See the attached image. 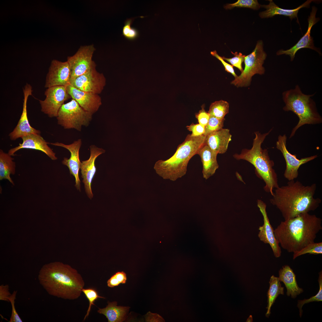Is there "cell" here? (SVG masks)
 I'll list each match as a JSON object with an SVG mask.
<instances>
[{"mask_svg":"<svg viewBox=\"0 0 322 322\" xmlns=\"http://www.w3.org/2000/svg\"><path fill=\"white\" fill-rule=\"evenodd\" d=\"M316 185H304L300 181H288L286 185L274 190L271 204L280 211L284 220L316 210L321 199L314 197Z\"/></svg>","mask_w":322,"mask_h":322,"instance_id":"obj_1","label":"cell"},{"mask_svg":"<svg viewBox=\"0 0 322 322\" xmlns=\"http://www.w3.org/2000/svg\"><path fill=\"white\" fill-rule=\"evenodd\" d=\"M38 278L49 295L64 299H77L85 285L83 278L76 270L59 262L44 265Z\"/></svg>","mask_w":322,"mask_h":322,"instance_id":"obj_2","label":"cell"},{"mask_svg":"<svg viewBox=\"0 0 322 322\" xmlns=\"http://www.w3.org/2000/svg\"><path fill=\"white\" fill-rule=\"evenodd\" d=\"M322 229L321 219L305 213L281 222L274 233L281 247L288 252L294 253L315 242Z\"/></svg>","mask_w":322,"mask_h":322,"instance_id":"obj_3","label":"cell"},{"mask_svg":"<svg viewBox=\"0 0 322 322\" xmlns=\"http://www.w3.org/2000/svg\"><path fill=\"white\" fill-rule=\"evenodd\" d=\"M272 129L263 134L259 131L255 132V137L253 140L252 148L243 149L240 154L233 155L236 160H246L254 166L256 175L265 183L264 190L270 193L272 196L273 195L274 189L279 186L278 176L273 168L274 165L273 161L270 159L267 150L263 149L261 145Z\"/></svg>","mask_w":322,"mask_h":322,"instance_id":"obj_4","label":"cell"},{"mask_svg":"<svg viewBox=\"0 0 322 322\" xmlns=\"http://www.w3.org/2000/svg\"><path fill=\"white\" fill-rule=\"evenodd\" d=\"M205 138L204 135L193 137L188 134L171 157L156 162L154 168L156 173L164 179L173 181L184 176L189 160L205 143Z\"/></svg>","mask_w":322,"mask_h":322,"instance_id":"obj_5","label":"cell"},{"mask_svg":"<svg viewBox=\"0 0 322 322\" xmlns=\"http://www.w3.org/2000/svg\"><path fill=\"white\" fill-rule=\"evenodd\" d=\"M315 94L303 93L298 85H296L294 89L282 93V99L285 104L283 109L285 111L293 112L299 119L298 124L293 129L290 138L292 137L296 130L303 125L322 123V117L317 111L315 102L311 98Z\"/></svg>","mask_w":322,"mask_h":322,"instance_id":"obj_6","label":"cell"},{"mask_svg":"<svg viewBox=\"0 0 322 322\" xmlns=\"http://www.w3.org/2000/svg\"><path fill=\"white\" fill-rule=\"evenodd\" d=\"M267 56L264 50L263 42L259 40L253 52L245 56L244 69L231 83L237 87L249 86L253 75L256 74L262 75L264 74L265 70L263 65Z\"/></svg>","mask_w":322,"mask_h":322,"instance_id":"obj_7","label":"cell"},{"mask_svg":"<svg viewBox=\"0 0 322 322\" xmlns=\"http://www.w3.org/2000/svg\"><path fill=\"white\" fill-rule=\"evenodd\" d=\"M93 114L84 110L72 99L60 108L57 118L58 124L65 129H74L80 131L82 126H87Z\"/></svg>","mask_w":322,"mask_h":322,"instance_id":"obj_8","label":"cell"},{"mask_svg":"<svg viewBox=\"0 0 322 322\" xmlns=\"http://www.w3.org/2000/svg\"><path fill=\"white\" fill-rule=\"evenodd\" d=\"M95 50L92 44L82 46L74 55L68 57L67 61L71 70L70 80L96 68V64L92 60Z\"/></svg>","mask_w":322,"mask_h":322,"instance_id":"obj_9","label":"cell"},{"mask_svg":"<svg viewBox=\"0 0 322 322\" xmlns=\"http://www.w3.org/2000/svg\"><path fill=\"white\" fill-rule=\"evenodd\" d=\"M46 98L39 100L41 111L50 117H57L58 112L64 102L71 98L66 86H55L46 89L44 92Z\"/></svg>","mask_w":322,"mask_h":322,"instance_id":"obj_10","label":"cell"},{"mask_svg":"<svg viewBox=\"0 0 322 322\" xmlns=\"http://www.w3.org/2000/svg\"><path fill=\"white\" fill-rule=\"evenodd\" d=\"M287 137L285 134L279 135L276 142V148L282 154L286 162V168L284 175L288 181L294 180L298 175V170L302 165L313 160L318 157L317 155L298 159L295 154H291L287 148Z\"/></svg>","mask_w":322,"mask_h":322,"instance_id":"obj_11","label":"cell"},{"mask_svg":"<svg viewBox=\"0 0 322 322\" xmlns=\"http://www.w3.org/2000/svg\"><path fill=\"white\" fill-rule=\"evenodd\" d=\"M106 78L102 73L94 68L70 80V85L82 91L99 94L106 85Z\"/></svg>","mask_w":322,"mask_h":322,"instance_id":"obj_12","label":"cell"},{"mask_svg":"<svg viewBox=\"0 0 322 322\" xmlns=\"http://www.w3.org/2000/svg\"><path fill=\"white\" fill-rule=\"evenodd\" d=\"M70 78L71 70L68 62L53 60L51 61L46 76L45 87L67 86L70 85Z\"/></svg>","mask_w":322,"mask_h":322,"instance_id":"obj_13","label":"cell"},{"mask_svg":"<svg viewBox=\"0 0 322 322\" xmlns=\"http://www.w3.org/2000/svg\"><path fill=\"white\" fill-rule=\"evenodd\" d=\"M257 205L262 214L264 221V224L258 228V237L261 241L269 244L275 257L279 258L281 255V249L275 236L274 230L270 223L266 211V205L261 200L258 199Z\"/></svg>","mask_w":322,"mask_h":322,"instance_id":"obj_14","label":"cell"},{"mask_svg":"<svg viewBox=\"0 0 322 322\" xmlns=\"http://www.w3.org/2000/svg\"><path fill=\"white\" fill-rule=\"evenodd\" d=\"M317 10V8L315 6L312 7L311 12L308 18V26L307 31L297 43L290 49L286 50L283 49L279 50L276 52L277 55L283 54L288 55L290 58V61H292L294 59L296 52L299 49L303 48L312 49L321 55L320 51L315 47L313 38L310 35L312 27L320 20L319 18L316 17Z\"/></svg>","mask_w":322,"mask_h":322,"instance_id":"obj_15","label":"cell"},{"mask_svg":"<svg viewBox=\"0 0 322 322\" xmlns=\"http://www.w3.org/2000/svg\"><path fill=\"white\" fill-rule=\"evenodd\" d=\"M31 86L26 83L23 89L24 100L22 113L16 127L9 134L10 139L15 140L31 134H40V131L33 128L30 125L28 119L27 112V103L29 96L32 95Z\"/></svg>","mask_w":322,"mask_h":322,"instance_id":"obj_16","label":"cell"},{"mask_svg":"<svg viewBox=\"0 0 322 322\" xmlns=\"http://www.w3.org/2000/svg\"><path fill=\"white\" fill-rule=\"evenodd\" d=\"M90 148V157L88 160L81 162L80 169L85 192L89 198L91 199L93 197V194L91 184L96 171L95 161L99 155L104 153L105 150L93 145H91Z\"/></svg>","mask_w":322,"mask_h":322,"instance_id":"obj_17","label":"cell"},{"mask_svg":"<svg viewBox=\"0 0 322 322\" xmlns=\"http://www.w3.org/2000/svg\"><path fill=\"white\" fill-rule=\"evenodd\" d=\"M50 144L64 148L70 152L71 156L69 158H64L62 162L63 165L68 167L70 174L75 177V186L77 189L80 191V182L79 177V171L80 168L81 162L79 158V152L82 144L81 140L79 139L69 145H66L58 142L51 143Z\"/></svg>","mask_w":322,"mask_h":322,"instance_id":"obj_18","label":"cell"},{"mask_svg":"<svg viewBox=\"0 0 322 322\" xmlns=\"http://www.w3.org/2000/svg\"><path fill=\"white\" fill-rule=\"evenodd\" d=\"M67 92L85 110L93 114L102 104L101 99L98 94L80 90L71 85L66 86Z\"/></svg>","mask_w":322,"mask_h":322,"instance_id":"obj_19","label":"cell"},{"mask_svg":"<svg viewBox=\"0 0 322 322\" xmlns=\"http://www.w3.org/2000/svg\"><path fill=\"white\" fill-rule=\"evenodd\" d=\"M21 138L23 140L22 143H19L18 146L9 151L8 153L11 156L14 155V153L20 149L28 148L42 151L52 160L57 159L55 153L47 145L49 143L46 142L40 134H31Z\"/></svg>","mask_w":322,"mask_h":322,"instance_id":"obj_20","label":"cell"},{"mask_svg":"<svg viewBox=\"0 0 322 322\" xmlns=\"http://www.w3.org/2000/svg\"><path fill=\"white\" fill-rule=\"evenodd\" d=\"M230 130L223 128L206 136L205 143L218 154L225 153L231 140Z\"/></svg>","mask_w":322,"mask_h":322,"instance_id":"obj_21","label":"cell"},{"mask_svg":"<svg viewBox=\"0 0 322 322\" xmlns=\"http://www.w3.org/2000/svg\"><path fill=\"white\" fill-rule=\"evenodd\" d=\"M197 154L200 156L202 163L203 177L207 179L214 174L219 167L217 160L218 154L205 143L198 150Z\"/></svg>","mask_w":322,"mask_h":322,"instance_id":"obj_22","label":"cell"},{"mask_svg":"<svg viewBox=\"0 0 322 322\" xmlns=\"http://www.w3.org/2000/svg\"><path fill=\"white\" fill-rule=\"evenodd\" d=\"M268 5H261V7L266 9V10L259 13V16L261 18H271L277 15L288 16L291 20L293 19L298 18L299 10L303 7L309 8L311 3L314 0H308L296 8L293 9H286L280 8L272 0H269Z\"/></svg>","mask_w":322,"mask_h":322,"instance_id":"obj_23","label":"cell"},{"mask_svg":"<svg viewBox=\"0 0 322 322\" xmlns=\"http://www.w3.org/2000/svg\"><path fill=\"white\" fill-rule=\"evenodd\" d=\"M279 279L284 284L287 289V295H291L292 298H295L303 292L297 283L296 276L292 270L288 265L282 267L279 271Z\"/></svg>","mask_w":322,"mask_h":322,"instance_id":"obj_24","label":"cell"},{"mask_svg":"<svg viewBox=\"0 0 322 322\" xmlns=\"http://www.w3.org/2000/svg\"><path fill=\"white\" fill-rule=\"evenodd\" d=\"M116 301L108 302L106 306L99 308L97 312L104 315L109 322H121L123 321L129 311V307L117 306Z\"/></svg>","mask_w":322,"mask_h":322,"instance_id":"obj_25","label":"cell"},{"mask_svg":"<svg viewBox=\"0 0 322 322\" xmlns=\"http://www.w3.org/2000/svg\"><path fill=\"white\" fill-rule=\"evenodd\" d=\"M14 159L8 153L0 150V180L6 179L14 185L10 177L15 173L16 163Z\"/></svg>","mask_w":322,"mask_h":322,"instance_id":"obj_26","label":"cell"},{"mask_svg":"<svg viewBox=\"0 0 322 322\" xmlns=\"http://www.w3.org/2000/svg\"><path fill=\"white\" fill-rule=\"evenodd\" d=\"M270 287L267 292V306L266 316L269 317L271 313L272 306L277 298L280 294H284V287L281 286L279 278L273 275L270 277Z\"/></svg>","mask_w":322,"mask_h":322,"instance_id":"obj_27","label":"cell"},{"mask_svg":"<svg viewBox=\"0 0 322 322\" xmlns=\"http://www.w3.org/2000/svg\"><path fill=\"white\" fill-rule=\"evenodd\" d=\"M229 103L226 101L222 100L216 101L211 104L208 112L210 116L223 120L229 112Z\"/></svg>","mask_w":322,"mask_h":322,"instance_id":"obj_28","label":"cell"},{"mask_svg":"<svg viewBox=\"0 0 322 322\" xmlns=\"http://www.w3.org/2000/svg\"><path fill=\"white\" fill-rule=\"evenodd\" d=\"M306 254L317 255L322 254V242L310 243L299 251L293 253V259Z\"/></svg>","mask_w":322,"mask_h":322,"instance_id":"obj_29","label":"cell"},{"mask_svg":"<svg viewBox=\"0 0 322 322\" xmlns=\"http://www.w3.org/2000/svg\"><path fill=\"white\" fill-rule=\"evenodd\" d=\"M318 282L319 285V290L318 293L315 296L308 299L298 300V301L297 306L299 309V315L300 317L302 315L303 311L302 307L305 304L314 301H322V273L321 271L319 273Z\"/></svg>","mask_w":322,"mask_h":322,"instance_id":"obj_30","label":"cell"},{"mask_svg":"<svg viewBox=\"0 0 322 322\" xmlns=\"http://www.w3.org/2000/svg\"><path fill=\"white\" fill-rule=\"evenodd\" d=\"M225 120H220L210 116L208 122L205 126V132L203 135L206 136L211 133L222 128Z\"/></svg>","mask_w":322,"mask_h":322,"instance_id":"obj_31","label":"cell"},{"mask_svg":"<svg viewBox=\"0 0 322 322\" xmlns=\"http://www.w3.org/2000/svg\"><path fill=\"white\" fill-rule=\"evenodd\" d=\"M133 18L127 19L124 23L122 29V35L126 39L133 40L137 38L139 35V32L136 28L132 27L131 25L133 23Z\"/></svg>","mask_w":322,"mask_h":322,"instance_id":"obj_32","label":"cell"},{"mask_svg":"<svg viewBox=\"0 0 322 322\" xmlns=\"http://www.w3.org/2000/svg\"><path fill=\"white\" fill-rule=\"evenodd\" d=\"M236 7H247L254 10H258L261 7V5L257 0H239L234 3L226 4L224 8L228 9Z\"/></svg>","mask_w":322,"mask_h":322,"instance_id":"obj_33","label":"cell"},{"mask_svg":"<svg viewBox=\"0 0 322 322\" xmlns=\"http://www.w3.org/2000/svg\"><path fill=\"white\" fill-rule=\"evenodd\" d=\"M82 292L84 293L89 302L87 313L84 318V321L86 317H88L90 312L92 306L95 305L94 302L98 298H105L99 296L96 290L93 288H83L82 290Z\"/></svg>","mask_w":322,"mask_h":322,"instance_id":"obj_34","label":"cell"},{"mask_svg":"<svg viewBox=\"0 0 322 322\" xmlns=\"http://www.w3.org/2000/svg\"><path fill=\"white\" fill-rule=\"evenodd\" d=\"M126 280V275L125 273L123 271L118 272L108 280L107 285L109 287H113L118 286L120 283H125Z\"/></svg>","mask_w":322,"mask_h":322,"instance_id":"obj_35","label":"cell"},{"mask_svg":"<svg viewBox=\"0 0 322 322\" xmlns=\"http://www.w3.org/2000/svg\"><path fill=\"white\" fill-rule=\"evenodd\" d=\"M234 55V56L231 58H226L224 57L222 58L224 60H225L229 62L233 66H234L237 68L242 72L243 70V69L242 66V64L244 61L245 55H243L241 53H238L237 52L233 53L231 52Z\"/></svg>","mask_w":322,"mask_h":322,"instance_id":"obj_36","label":"cell"},{"mask_svg":"<svg viewBox=\"0 0 322 322\" xmlns=\"http://www.w3.org/2000/svg\"><path fill=\"white\" fill-rule=\"evenodd\" d=\"M17 291H14L8 298L12 306V312L9 322H22V321L20 317L16 310L15 306V300L16 299Z\"/></svg>","mask_w":322,"mask_h":322,"instance_id":"obj_37","label":"cell"},{"mask_svg":"<svg viewBox=\"0 0 322 322\" xmlns=\"http://www.w3.org/2000/svg\"><path fill=\"white\" fill-rule=\"evenodd\" d=\"M186 127L188 131L192 132L191 134L192 136L198 137L203 135L205 132V126L199 123H192L190 125L187 126Z\"/></svg>","mask_w":322,"mask_h":322,"instance_id":"obj_38","label":"cell"},{"mask_svg":"<svg viewBox=\"0 0 322 322\" xmlns=\"http://www.w3.org/2000/svg\"><path fill=\"white\" fill-rule=\"evenodd\" d=\"M210 117V115L208 112H207L205 110L204 105L202 106V109L195 115V117L198 120V123L204 126L207 124Z\"/></svg>","mask_w":322,"mask_h":322,"instance_id":"obj_39","label":"cell"},{"mask_svg":"<svg viewBox=\"0 0 322 322\" xmlns=\"http://www.w3.org/2000/svg\"><path fill=\"white\" fill-rule=\"evenodd\" d=\"M210 54L216 57L223 64L226 71L231 73L234 77L235 78L238 77L234 71L233 66L226 62L223 59L222 57L219 56L217 54L216 51L215 50L211 52Z\"/></svg>","mask_w":322,"mask_h":322,"instance_id":"obj_40","label":"cell"},{"mask_svg":"<svg viewBox=\"0 0 322 322\" xmlns=\"http://www.w3.org/2000/svg\"><path fill=\"white\" fill-rule=\"evenodd\" d=\"M8 284H2L0 286V300L10 302L9 297L11 295Z\"/></svg>","mask_w":322,"mask_h":322,"instance_id":"obj_41","label":"cell"}]
</instances>
